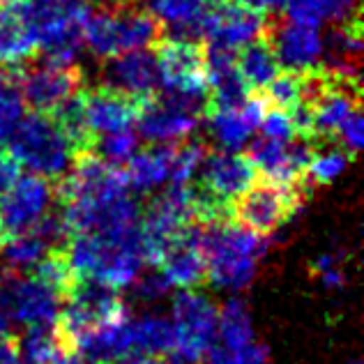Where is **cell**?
<instances>
[{
	"mask_svg": "<svg viewBox=\"0 0 364 364\" xmlns=\"http://www.w3.org/2000/svg\"><path fill=\"white\" fill-rule=\"evenodd\" d=\"M200 249L208 263V279L222 289H245L256 274V261L267 237L237 226L231 219L200 224Z\"/></svg>",
	"mask_w": 364,
	"mask_h": 364,
	"instance_id": "obj_1",
	"label": "cell"
},
{
	"mask_svg": "<svg viewBox=\"0 0 364 364\" xmlns=\"http://www.w3.org/2000/svg\"><path fill=\"white\" fill-rule=\"evenodd\" d=\"M7 143V150L16 157L18 164L31 168V173L35 176L53 182L70 168V141L65 139L58 122L49 113L31 111L28 116H23L9 134Z\"/></svg>",
	"mask_w": 364,
	"mask_h": 364,
	"instance_id": "obj_2",
	"label": "cell"
},
{
	"mask_svg": "<svg viewBox=\"0 0 364 364\" xmlns=\"http://www.w3.org/2000/svg\"><path fill=\"white\" fill-rule=\"evenodd\" d=\"M304 191L298 187L277 185L270 180H254L242 194L228 203V219L256 235H272L277 228L289 224L293 215L306 203Z\"/></svg>",
	"mask_w": 364,
	"mask_h": 364,
	"instance_id": "obj_3",
	"label": "cell"
},
{
	"mask_svg": "<svg viewBox=\"0 0 364 364\" xmlns=\"http://www.w3.org/2000/svg\"><path fill=\"white\" fill-rule=\"evenodd\" d=\"M173 364H198L215 343L219 309L194 289H182L173 300Z\"/></svg>",
	"mask_w": 364,
	"mask_h": 364,
	"instance_id": "obj_4",
	"label": "cell"
},
{
	"mask_svg": "<svg viewBox=\"0 0 364 364\" xmlns=\"http://www.w3.org/2000/svg\"><path fill=\"white\" fill-rule=\"evenodd\" d=\"M208 113V100H194L185 95H152L141 102L136 124L143 139L152 143L185 141L198 127Z\"/></svg>",
	"mask_w": 364,
	"mask_h": 364,
	"instance_id": "obj_5",
	"label": "cell"
},
{
	"mask_svg": "<svg viewBox=\"0 0 364 364\" xmlns=\"http://www.w3.org/2000/svg\"><path fill=\"white\" fill-rule=\"evenodd\" d=\"M155 51L159 81L168 92L194 100H208V65L203 42L164 37L150 46Z\"/></svg>",
	"mask_w": 364,
	"mask_h": 364,
	"instance_id": "obj_6",
	"label": "cell"
},
{
	"mask_svg": "<svg viewBox=\"0 0 364 364\" xmlns=\"http://www.w3.org/2000/svg\"><path fill=\"white\" fill-rule=\"evenodd\" d=\"M85 88V74L74 63H49L37 55L23 65L21 95L23 104L37 113H53L60 104Z\"/></svg>",
	"mask_w": 364,
	"mask_h": 364,
	"instance_id": "obj_7",
	"label": "cell"
},
{
	"mask_svg": "<svg viewBox=\"0 0 364 364\" xmlns=\"http://www.w3.org/2000/svg\"><path fill=\"white\" fill-rule=\"evenodd\" d=\"M53 187L42 176H18V180L0 196V249L12 237L33 231L35 224L51 208Z\"/></svg>",
	"mask_w": 364,
	"mask_h": 364,
	"instance_id": "obj_8",
	"label": "cell"
},
{
	"mask_svg": "<svg viewBox=\"0 0 364 364\" xmlns=\"http://www.w3.org/2000/svg\"><path fill=\"white\" fill-rule=\"evenodd\" d=\"M265 21L267 14L237 0H213L203 21V40H208V44L237 51L263 35Z\"/></svg>",
	"mask_w": 364,
	"mask_h": 364,
	"instance_id": "obj_9",
	"label": "cell"
},
{
	"mask_svg": "<svg viewBox=\"0 0 364 364\" xmlns=\"http://www.w3.org/2000/svg\"><path fill=\"white\" fill-rule=\"evenodd\" d=\"M263 37L270 42L282 70H309L323 53L321 35L314 26L293 23L282 16L267 14Z\"/></svg>",
	"mask_w": 364,
	"mask_h": 364,
	"instance_id": "obj_10",
	"label": "cell"
},
{
	"mask_svg": "<svg viewBox=\"0 0 364 364\" xmlns=\"http://www.w3.org/2000/svg\"><path fill=\"white\" fill-rule=\"evenodd\" d=\"M40 55L33 0H0V63L26 65Z\"/></svg>",
	"mask_w": 364,
	"mask_h": 364,
	"instance_id": "obj_11",
	"label": "cell"
},
{
	"mask_svg": "<svg viewBox=\"0 0 364 364\" xmlns=\"http://www.w3.org/2000/svg\"><path fill=\"white\" fill-rule=\"evenodd\" d=\"M102 85L120 90L129 97L146 100L159 90V67L152 49H134L113 55L102 67Z\"/></svg>",
	"mask_w": 364,
	"mask_h": 364,
	"instance_id": "obj_12",
	"label": "cell"
},
{
	"mask_svg": "<svg viewBox=\"0 0 364 364\" xmlns=\"http://www.w3.org/2000/svg\"><path fill=\"white\" fill-rule=\"evenodd\" d=\"M159 272L180 289H198L208 282V263L200 249V224H187L159 258Z\"/></svg>",
	"mask_w": 364,
	"mask_h": 364,
	"instance_id": "obj_13",
	"label": "cell"
},
{
	"mask_svg": "<svg viewBox=\"0 0 364 364\" xmlns=\"http://www.w3.org/2000/svg\"><path fill=\"white\" fill-rule=\"evenodd\" d=\"M200 185L208 187L215 196L226 203L242 194L256 180V168L252 159L235 150H208L194 176Z\"/></svg>",
	"mask_w": 364,
	"mask_h": 364,
	"instance_id": "obj_14",
	"label": "cell"
},
{
	"mask_svg": "<svg viewBox=\"0 0 364 364\" xmlns=\"http://www.w3.org/2000/svg\"><path fill=\"white\" fill-rule=\"evenodd\" d=\"M143 100L129 97L109 85H95L85 88V116L95 136L129 129L136 122V113Z\"/></svg>",
	"mask_w": 364,
	"mask_h": 364,
	"instance_id": "obj_15",
	"label": "cell"
},
{
	"mask_svg": "<svg viewBox=\"0 0 364 364\" xmlns=\"http://www.w3.org/2000/svg\"><path fill=\"white\" fill-rule=\"evenodd\" d=\"M176 143H152L150 148L134 152L127 164L122 166L127 185L139 191L157 189L171 178V159H173Z\"/></svg>",
	"mask_w": 364,
	"mask_h": 364,
	"instance_id": "obj_16",
	"label": "cell"
},
{
	"mask_svg": "<svg viewBox=\"0 0 364 364\" xmlns=\"http://www.w3.org/2000/svg\"><path fill=\"white\" fill-rule=\"evenodd\" d=\"M235 63L252 92L263 90L282 70L270 42H267L263 35L245 44L240 53H235Z\"/></svg>",
	"mask_w": 364,
	"mask_h": 364,
	"instance_id": "obj_17",
	"label": "cell"
},
{
	"mask_svg": "<svg viewBox=\"0 0 364 364\" xmlns=\"http://www.w3.org/2000/svg\"><path fill=\"white\" fill-rule=\"evenodd\" d=\"M129 355L132 353H148V355H168L173 350V325L166 318L146 316L141 321L127 323Z\"/></svg>",
	"mask_w": 364,
	"mask_h": 364,
	"instance_id": "obj_18",
	"label": "cell"
},
{
	"mask_svg": "<svg viewBox=\"0 0 364 364\" xmlns=\"http://www.w3.org/2000/svg\"><path fill=\"white\" fill-rule=\"evenodd\" d=\"M33 267H35V272L31 277H35L37 282H42L46 289H51L63 302L70 298L79 274H76V270L70 263L67 249H49Z\"/></svg>",
	"mask_w": 364,
	"mask_h": 364,
	"instance_id": "obj_19",
	"label": "cell"
},
{
	"mask_svg": "<svg viewBox=\"0 0 364 364\" xmlns=\"http://www.w3.org/2000/svg\"><path fill=\"white\" fill-rule=\"evenodd\" d=\"M217 330L222 337V346L228 350H242L252 343V321H249V311L245 302L231 300L217 318Z\"/></svg>",
	"mask_w": 364,
	"mask_h": 364,
	"instance_id": "obj_20",
	"label": "cell"
},
{
	"mask_svg": "<svg viewBox=\"0 0 364 364\" xmlns=\"http://www.w3.org/2000/svg\"><path fill=\"white\" fill-rule=\"evenodd\" d=\"M205 118L210 120V129H213L217 141L228 150L245 146L254 129L242 116V111H208Z\"/></svg>",
	"mask_w": 364,
	"mask_h": 364,
	"instance_id": "obj_21",
	"label": "cell"
},
{
	"mask_svg": "<svg viewBox=\"0 0 364 364\" xmlns=\"http://www.w3.org/2000/svg\"><path fill=\"white\" fill-rule=\"evenodd\" d=\"M46 252H49V247L44 245L42 237L35 231H28L12 237V240L0 249V256L5 258V265L9 270L18 272L21 267H33Z\"/></svg>",
	"mask_w": 364,
	"mask_h": 364,
	"instance_id": "obj_22",
	"label": "cell"
},
{
	"mask_svg": "<svg viewBox=\"0 0 364 364\" xmlns=\"http://www.w3.org/2000/svg\"><path fill=\"white\" fill-rule=\"evenodd\" d=\"M208 152V146L200 139L178 141L173 146V159H171V182L173 185H187V182L196 176Z\"/></svg>",
	"mask_w": 364,
	"mask_h": 364,
	"instance_id": "obj_23",
	"label": "cell"
},
{
	"mask_svg": "<svg viewBox=\"0 0 364 364\" xmlns=\"http://www.w3.org/2000/svg\"><path fill=\"white\" fill-rule=\"evenodd\" d=\"M139 146V136L129 129H122V132H113L107 134V136H100L95 139V146L92 152L97 155L100 159H104L107 164L111 166H124L129 161V157L136 152Z\"/></svg>",
	"mask_w": 364,
	"mask_h": 364,
	"instance_id": "obj_24",
	"label": "cell"
},
{
	"mask_svg": "<svg viewBox=\"0 0 364 364\" xmlns=\"http://www.w3.org/2000/svg\"><path fill=\"white\" fill-rule=\"evenodd\" d=\"M208 364H272L270 362V355H267V350L263 346H258V343H249L242 350H228L224 346H210L208 353Z\"/></svg>",
	"mask_w": 364,
	"mask_h": 364,
	"instance_id": "obj_25",
	"label": "cell"
},
{
	"mask_svg": "<svg viewBox=\"0 0 364 364\" xmlns=\"http://www.w3.org/2000/svg\"><path fill=\"white\" fill-rule=\"evenodd\" d=\"M261 129H263V136L274 139V141H291L295 136L289 113L282 109H272V107L265 109L261 118Z\"/></svg>",
	"mask_w": 364,
	"mask_h": 364,
	"instance_id": "obj_26",
	"label": "cell"
},
{
	"mask_svg": "<svg viewBox=\"0 0 364 364\" xmlns=\"http://www.w3.org/2000/svg\"><path fill=\"white\" fill-rule=\"evenodd\" d=\"M171 289V282L161 272H152L148 277H143L136 284V298L139 300H157Z\"/></svg>",
	"mask_w": 364,
	"mask_h": 364,
	"instance_id": "obj_27",
	"label": "cell"
},
{
	"mask_svg": "<svg viewBox=\"0 0 364 364\" xmlns=\"http://www.w3.org/2000/svg\"><path fill=\"white\" fill-rule=\"evenodd\" d=\"M18 176H21V164L5 146H0V196L14 185Z\"/></svg>",
	"mask_w": 364,
	"mask_h": 364,
	"instance_id": "obj_28",
	"label": "cell"
},
{
	"mask_svg": "<svg viewBox=\"0 0 364 364\" xmlns=\"http://www.w3.org/2000/svg\"><path fill=\"white\" fill-rule=\"evenodd\" d=\"M0 364H23L16 334H0Z\"/></svg>",
	"mask_w": 364,
	"mask_h": 364,
	"instance_id": "obj_29",
	"label": "cell"
},
{
	"mask_svg": "<svg viewBox=\"0 0 364 364\" xmlns=\"http://www.w3.org/2000/svg\"><path fill=\"white\" fill-rule=\"evenodd\" d=\"M237 3H242L252 9H258V12H263V14H272L284 5V0H237Z\"/></svg>",
	"mask_w": 364,
	"mask_h": 364,
	"instance_id": "obj_30",
	"label": "cell"
},
{
	"mask_svg": "<svg viewBox=\"0 0 364 364\" xmlns=\"http://www.w3.org/2000/svg\"><path fill=\"white\" fill-rule=\"evenodd\" d=\"M113 364H164V362H161V358H157V355H148V353H132V355L122 358Z\"/></svg>",
	"mask_w": 364,
	"mask_h": 364,
	"instance_id": "obj_31",
	"label": "cell"
},
{
	"mask_svg": "<svg viewBox=\"0 0 364 364\" xmlns=\"http://www.w3.org/2000/svg\"><path fill=\"white\" fill-rule=\"evenodd\" d=\"M5 332H7V316L0 309V334H5Z\"/></svg>",
	"mask_w": 364,
	"mask_h": 364,
	"instance_id": "obj_32",
	"label": "cell"
},
{
	"mask_svg": "<svg viewBox=\"0 0 364 364\" xmlns=\"http://www.w3.org/2000/svg\"><path fill=\"white\" fill-rule=\"evenodd\" d=\"M33 3H65V0H33Z\"/></svg>",
	"mask_w": 364,
	"mask_h": 364,
	"instance_id": "obj_33",
	"label": "cell"
},
{
	"mask_svg": "<svg viewBox=\"0 0 364 364\" xmlns=\"http://www.w3.org/2000/svg\"><path fill=\"white\" fill-rule=\"evenodd\" d=\"M97 364H113V362H97Z\"/></svg>",
	"mask_w": 364,
	"mask_h": 364,
	"instance_id": "obj_34",
	"label": "cell"
},
{
	"mask_svg": "<svg viewBox=\"0 0 364 364\" xmlns=\"http://www.w3.org/2000/svg\"><path fill=\"white\" fill-rule=\"evenodd\" d=\"M346 364H360V362H346Z\"/></svg>",
	"mask_w": 364,
	"mask_h": 364,
	"instance_id": "obj_35",
	"label": "cell"
}]
</instances>
